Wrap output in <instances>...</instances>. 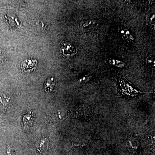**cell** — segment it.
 I'll use <instances>...</instances> for the list:
<instances>
[{"label": "cell", "mask_w": 155, "mask_h": 155, "mask_svg": "<svg viewBox=\"0 0 155 155\" xmlns=\"http://www.w3.org/2000/svg\"><path fill=\"white\" fill-rule=\"evenodd\" d=\"M11 98L3 93H0V109L6 110L8 107Z\"/></svg>", "instance_id": "cell-5"}, {"label": "cell", "mask_w": 155, "mask_h": 155, "mask_svg": "<svg viewBox=\"0 0 155 155\" xmlns=\"http://www.w3.org/2000/svg\"><path fill=\"white\" fill-rule=\"evenodd\" d=\"M121 31V34L122 35L123 38L127 39H130L131 40H133V36L130 33V31L126 28H122Z\"/></svg>", "instance_id": "cell-9"}, {"label": "cell", "mask_w": 155, "mask_h": 155, "mask_svg": "<svg viewBox=\"0 0 155 155\" xmlns=\"http://www.w3.org/2000/svg\"><path fill=\"white\" fill-rule=\"evenodd\" d=\"M110 64L118 67H123L125 66V64L121 61H118L117 60H111L109 61Z\"/></svg>", "instance_id": "cell-10"}, {"label": "cell", "mask_w": 155, "mask_h": 155, "mask_svg": "<svg viewBox=\"0 0 155 155\" xmlns=\"http://www.w3.org/2000/svg\"><path fill=\"white\" fill-rule=\"evenodd\" d=\"M37 62L35 60H27L23 61L21 65V69L24 72L33 71L36 68Z\"/></svg>", "instance_id": "cell-4"}, {"label": "cell", "mask_w": 155, "mask_h": 155, "mask_svg": "<svg viewBox=\"0 0 155 155\" xmlns=\"http://www.w3.org/2000/svg\"><path fill=\"white\" fill-rule=\"evenodd\" d=\"M33 121V117L32 115L29 114H26L23 117V127L25 128H30L32 126Z\"/></svg>", "instance_id": "cell-6"}, {"label": "cell", "mask_w": 155, "mask_h": 155, "mask_svg": "<svg viewBox=\"0 0 155 155\" xmlns=\"http://www.w3.org/2000/svg\"><path fill=\"white\" fill-rule=\"evenodd\" d=\"M95 22L93 20H88L84 21L81 24V28L85 30H91L94 26Z\"/></svg>", "instance_id": "cell-8"}, {"label": "cell", "mask_w": 155, "mask_h": 155, "mask_svg": "<svg viewBox=\"0 0 155 155\" xmlns=\"http://www.w3.org/2000/svg\"><path fill=\"white\" fill-rule=\"evenodd\" d=\"M35 147L38 155H45L49 150V141L47 138L43 137L37 142Z\"/></svg>", "instance_id": "cell-2"}, {"label": "cell", "mask_w": 155, "mask_h": 155, "mask_svg": "<svg viewBox=\"0 0 155 155\" xmlns=\"http://www.w3.org/2000/svg\"><path fill=\"white\" fill-rule=\"evenodd\" d=\"M125 84H126V85H125L126 87L119 83L120 87H121L119 89V91H121V93L123 96H125L127 97H130L139 94V91L135 89V87H134L133 85L130 84V83L129 84L126 81H125Z\"/></svg>", "instance_id": "cell-1"}, {"label": "cell", "mask_w": 155, "mask_h": 155, "mask_svg": "<svg viewBox=\"0 0 155 155\" xmlns=\"http://www.w3.org/2000/svg\"><path fill=\"white\" fill-rule=\"evenodd\" d=\"M56 82L54 78H49L46 81L45 84V90L47 93L51 92L55 86Z\"/></svg>", "instance_id": "cell-7"}, {"label": "cell", "mask_w": 155, "mask_h": 155, "mask_svg": "<svg viewBox=\"0 0 155 155\" xmlns=\"http://www.w3.org/2000/svg\"><path fill=\"white\" fill-rule=\"evenodd\" d=\"M7 154H8V155H15L14 150L10 147H8Z\"/></svg>", "instance_id": "cell-12"}, {"label": "cell", "mask_w": 155, "mask_h": 155, "mask_svg": "<svg viewBox=\"0 0 155 155\" xmlns=\"http://www.w3.org/2000/svg\"><path fill=\"white\" fill-rule=\"evenodd\" d=\"M5 60V55L2 51V50H0V62L3 63Z\"/></svg>", "instance_id": "cell-13"}, {"label": "cell", "mask_w": 155, "mask_h": 155, "mask_svg": "<svg viewBox=\"0 0 155 155\" xmlns=\"http://www.w3.org/2000/svg\"><path fill=\"white\" fill-rule=\"evenodd\" d=\"M61 52L64 57L73 55L75 53L74 46L71 43H64L61 46Z\"/></svg>", "instance_id": "cell-3"}, {"label": "cell", "mask_w": 155, "mask_h": 155, "mask_svg": "<svg viewBox=\"0 0 155 155\" xmlns=\"http://www.w3.org/2000/svg\"><path fill=\"white\" fill-rule=\"evenodd\" d=\"M147 64L149 65H151L152 67H155V61L154 60V58L149 57L147 59Z\"/></svg>", "instance_id": "cell-11"}]
</instances>
